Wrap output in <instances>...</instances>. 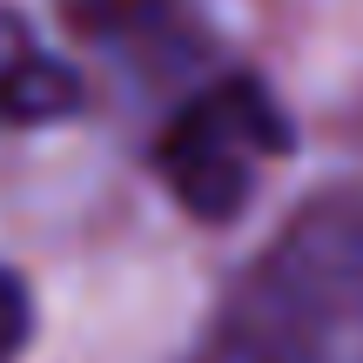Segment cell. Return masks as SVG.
<instances>
[{
	"mask_svg": "<svg viewBox=\"0 0 363 363\" xmlns=\"http://www.w3.org/2000/svg\"><path fill=\"white\" fill-rule=\"evenodd\" d=\"M235 363H363V195L303 202L249 262L222 323Z\"/></svg>",
	"mask_w": 363,
	"mask_h": 363,
	"instance_id": "obj_1",
	"label": "cell"
},
{
	"mask_svg": "<svg viewBox=\"0 0 363 363\" xmlns=\"http://www.w3.org/2000/svg\"><path fill=\"white\" fill-rule=\"evenodd\" d=\"M289 155V121L276 94L256 74H222L195 88L155 135V175L195 222H235L249 195L262 189V169Z\"/></svg>",
	"mask_w": 363,
	"mask_h": 363,
	"instance_id": "obj_2",
	"label": "cell"
},
{
	"mask_svg": "<svg viewBox=\"0 0 363 363\" xmlns=\"http://www.w3.org/2000/svg\"><path fill=\"white\" fill-rule=\"evenodd\" d=\"M81 108V81L27 34V21L0 13V128H34Z\"/></svg>",
	"mask_w": 363,
	"mask_h": 363,
	"instance_id": "obj_3",
	"label": "cell"
},
{
	"mask_svg": "<svg viewBox=\"0 0 363 363\" xmlns=\"http://www.w3.org/2000/svg\"><path fill=\"white\" fill-rule=\"evenodd\" d=\"M67 34L115 54H162L189 48V7L182 0H54Z\"/></svg>",
	"mask_w": 363,
	"mask_h": 363,
	"instance_id": "obj_4",
	"label": "cell"
},
{
	"mask_svg": "<svg viewBox=\"0 0 363 363\" xmlns=\"http://www.w3.org/2000/svg\"><path fill=\"white\" fill-rule=\"evenodd\" d=\"M34 337V296L13 269H0V363H13Z\"/></svg>",
	"mask_w": 363,
	"mask_h": 363,
	"instance_id": "obj_5",
	"label": "cell"
},
{
	"mask_svg": "<svg viewBox=\"0 0 363 363\" xmlns=\"http://www.w3.org/2000/svg\"><path fill=\"white\" fill-rule=\"evenodd\" d=\"M202 363H235V357H229V350H222V343H216V357H202Z\"/></svg>",
	"mask_w": 363,
	"mask_h": 363,
	"instance_id": "obj_6",
	"label": "cell"
}]
</instances>
